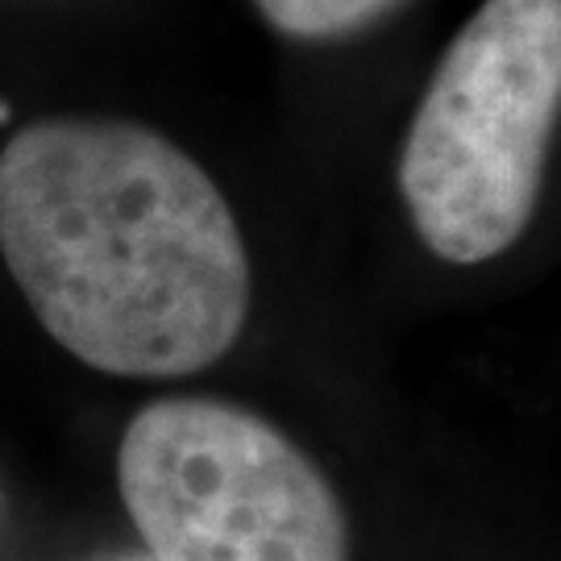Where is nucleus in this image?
<instances>
[{
	"instance_id": "f257e3e1",
	"label": "nucleus",
	"mask_w": 561,
	"mask_h": 561,
	"mask_svg": "<svg viewBox=\"0 0 561 561\" xmlns=\"http://www.w3.org/2000/svg\"><path fill=\"white\" fill-rule=\"evenodd\" d=\"M0 254L42 329L104 375H196L250 312L221 187L129 121H42L0 150Z\"/></svg>"
},
{
	"instance_id": "f03ea898",
	"label": "nucleus",
	"mask_w": 561,
	"mask_h": 561,
	"mask_svg": "<svg viewBox=\"0 0 561 561\" xmlns=\"http://www.w3.org/2000/svg\"><path fill=\"white\" fill-rule=\"evenodd\" d=\"M561 121V0H482L412 113L400 196L416 238L479 266L533 225Z\"/></svg>"
},
{
	"instance_id": "7ed1b4c3",
	"label": "nucleus",
	"mask_w": 561,
	"mask_h": 561,
	"mask_svg": "<svg viewBox=\"0 0 561 561\" xmlns=\"http://www.w3.org/2000/svg\"><path fill=\"white\" fill-rule=\"evenodd\" d=\"M117 482L154 561H350L321 466L238 403H146L121 437Z\"/></svg>"
},
{
	"instance_id": "20e7f679",
	"label": "nucleus",
	"mask_w": 561,
	"mask_h": 561,
	"mask_svg": "<svg viewBox=\"0 0 561 561\" xmlns=\"http://www.w3.org/2000/svg\"><path fill=\"white\" fill-rule=\"evenodd\" d=\"M259 13L279 34L300 42H324L358 34L366 25L400 9L403 0H254Z\"/></svg>"
}]
</instances>
